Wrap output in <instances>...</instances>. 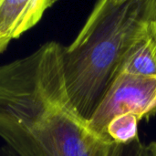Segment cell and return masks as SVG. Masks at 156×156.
I'll use <instances>...</instances> for the list:
<instances>
[{"mask_svg": "<svg viewBox=\"0 0 156 156\" xmlns=\"http://www.w3.org/2000/svg\"><path fill=\"white\" fill-rule=\"evenodd\" d=\"M139 120L133 114H125L112 119L108 127L107 134L116 144H128L138 138Z\"/></svg>", "mask_w": 156, "mask_h": 156, "instance_id": "obj_6", "label": "cell"}, {"mask_svg": "<svg viewBox=\"0 0 156 156\" xmlns=\"http://www.w3.org/2000/svg\"><path fill=\"white\" fill-rule=\"evenodd\" d=\"M53 4V0H0V53L12 39L36 26Z\"/></svg>", "mask_w": 156, "mask_h": 156, "instance_id": "obj_4", "label": "cell"}, {"mask_svg": "<svg viewBox=\"0 0 156 156\" xmlns=\"http://www.w3.org/2000/svg\"><path fill=\"white\" fill-rule=\"evenodd\" d=\"M120 73L156 78V21L133 43L123 58Z\"/></svg>", "mask_w": 156, "mask_h": 156, "instance_id": "obj_5", "label": "cell"}, {"mask_svg": "<svg viewBox=\"0 0 156 156\" xmlns=\"http://www.w3.org/2000/svg\"><path fill=\"white\" fill-rule=\"evenodd\" d=\"M148 147H149V150L151 153V156H156V142L151 143L148 145Z\"/></svg>", "mask_w": 156, "mask_h": 156, "instance_id": "obj_9", "label": "cell"}, {"mask_svg": "<svg viewBox=\"0 0 156 156\" xmlns=\"http://www.w3.org/2000/svg\"><path fill=\"white\" fill-rule=\"evenodd\" d=\"M56 41L0 65V137L17 156H112L66 92Z\"/></svg>", "mask_w": 156, "mask_h": 156, "instance_id": "obj_1", "label": "cell"}, {"mask_svg": "<svg viewBox=\"0 0 156 156\" xmlns=\"http://www.w3.org/2000/svg\"><path fill=\"white\" fill-rule=\"evenodd\" d=\"M112 156H151V153L148 145L141 142L138 137L128 144H115Z\"/></svg>", "mask_w": 156, "mask_h": 156, "instance_id": "obj_7", "label": "cell"}, {"mask_svg": "<svg viewBox=\"0 0 156 156\" xmlns=\"http://www.w3.org/2000/svg\"><path fill=\"white\" fill-rule=\"evenodd\" d=\"M0 156H17L9 147L3 146L0 148Z\"/></svg>", "mask_w": 156, "mask_h": 156, "instance_id": "obj_8", "label": "cell"}, {"mask_svg": "<svg viewBox=\"0 0 156 156\" xmlns=\"http://www.w3.org/2000/svg\"><path fill=\"white\" fill-rule=\"evenodd\" d=\"M154 21L156 0L98 1L74 41L62 48L66 92L84 121L120 74L133 43Z\"/></svg>", "mask_w": 156, "mask_h": 156, "instance_id": "obj_2", "label": "cell"}, {"mask_svg": "<svg viewBox=\"0 0 156 156\" xmlns=\"http://www.w3.org/2000/svg\"><path fill=\"white\" fill-rule=\"evenodd\" d=\"M125 114H133L139 121L156 116V78L120 73L87 126L101 140L113 144L107 134V127L112 119Z\"/></svg>", "mask_w": 156, "mask_h": 156, "instance_id": "obj_3", "label": "cell"}]
</instances>
